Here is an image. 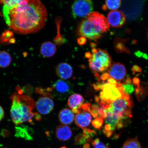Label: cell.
<instances>
[{"label":"cell","instance_id":"cell-1","mask_svg":"<svg viewBox=\"0 0 148 148\" xmlns=\"http://www.w3.org/2000/svg\"><path fill=\"white\" fill-rule=\"evenodd\" d=\"M8 26L18 34L36 33L45 25L47 18V9L37 0L20 1L5 16Z\"/></svg>","mask_w":148,"mask_h":148},{"label":"cell","instance_id":"cell-2","mask_svg":"<svg viewBox=\"0 0 148 148\" xmlns=\"http://www.w3.org/2000/svg\"><path fill=\"white\" fill-rule=\"evenodd\" d=\"M10 99L12 101L11 116L15 124L19 125L26 122L31 123L32 118L38 114L32 112L35 103L32 98L15 92L11 96Z\"/></svg>","mask_w":148,"mask_h":148},{"label":"cell","instance_id":"cell-3","mask_svg":"<svg viewBox=\"0 0 148 148\" xmlns=\"http://www.w3.org/2000/svg\"><path fill=\"white\" fill-rule=\"evenodd\" d=\"M88 59L90 69L95 73L106 71L112 65V58L108 53L99 48H92Z\"/></svg>","mask_w":148,"mask_h":148},{"label":"cell","instance_id":"cell-4","mask_svg":"<svg viewBox=\"0 0 148 148\" xmlns=\"http://www.w3.org/2000/svg\"><path fill=\"white\" fill-rule=\"evenodd\" d=\"M101 90L99 97L101 103L110 104L124 95L121 83L112 84L107 82L103 84Z\"/></svg>","mask_w":148,"mask_h":148},{"label":"cell","instance_id":"cell-5","mask_svg":"<svg viewBox=\"0 0 148 148\" xmlns=\"http://www.w3.org/2000/svg\"><path fill=\"white\" fill-rule=\"evenodd\" d=\"M77 33L81 37L97 41L101 38L103 33L99 31L91 21L86 18L79 23Z\"/></svg>","mask_w":148,"mask_h":148},{"label":"cell","instance_id":"cell-6","mask_svg":"<svg viewBox=\"0 0 148 148\" xmlns=\"http://www.w3.org/2000/svg\"><path fill=\"white\" fill-rule=\"evenodd\" d=\"M71 8L74 18L85 17L92 12L93 3L90 0H79L73 3Z\"/></svg>","mask_w":148,"mask_h":148},{"label":"cell","instance_id":"cell-7","mask_svg":"<svg viewBox=\"0 0 148 148\" xmlns=\"http://www.w3.org/2000/svg\"><path fill=\"white\" fill-rule=\"evenodd\" d=\"M46 90L49 92H53V96H56L60 99H64L70 95L73 91L71 85L62 79L57 81L53 83L51 87L47 88Z\"/></svg>","mask_w":148,"mask_h":148},{"label":"cell","instance_id":"cell-8","mask_svg":"<svg viewBox=\"0 0 148 148\" xmlns=\"http://www.w3.org/2000/svg\"><path fill=\"white\" fill-rule=\"evenodd\" d=\"M96 27L103 33L108 30L110 27L108 20L102 14L97 12H92L86 16Z\"/></svg>","mask_w":148,"mask_h":148},{"label":"cell","instance_id":"cell-9","mask_svg":"<svg viewBox=\"0 0 148 148\" xmlns=\"http://www.w3.org/2000/svg\"><path fill=\"white\" fill-rule=\"evenodd\" d=\"M110 77L116 81H121L124 79L127 74V70L124 65L120 63H114L108 70Z\"/></svg>","mask_w":148,"mask_h":148},{"label":"cell","instance_id":"cell-10","mask_svg":"<svg viewBox=\"0 0 148 148\" xmlns=\"http://www.w3.org/2000/svg\"><path fill=\"white\" fill-rule=\"evenodd\" d=\"M36 110L42 114L50 113L54 108V103L51 98L47 97H40L36 103Z\"/></svg>","mask_w":148,"mask_h":148},{"label":"cell","instance_id":"cell-11","mask_svg":"<svg viewBox=\"0 0 148 148\" xmlns=\"http://www.w3.org/2000/svg\"><path fill=\"white\" fill-rule=\"evenodd\" d=\"M107 19L110 25L113 27H121L124 25L126 20L125 14L121 11L118 10L109 12Z\"/></svg>","mask_w":148,"mask_h":148},{"label":"cell","instance_id":"cell-12","mask_svg":"<svg viewBox=\"0 0 148 148\" xmlns=\"http://www.w3.org/2000/svg\"><path fill=\"white\" fill-rule=\"evenodd\" d=\"M91 120V114L87 111L81 110L75 117V121L77 125L83 130L90 125Z\"/></svg>","mask_w":148,"mask_h":148},{"label":"cell","instance_id":"cell-13","mask_svg":"<svg viewBox=\"0 0 148 148\" xmlns=\"http://www.w3.org/2000/svg\"><path fill=\"white\" fill-rule=\"evenodd\" d=\"M57 75L60 78L67 79L71 77L73 74L71 66L67 63H62L58 64L56 69Z\"/></svg>","mask_w":148,"mask_h":148},{"label":"cell","instance_id":"cell-14","mask_svg":"<svg viewBox=\"0 0 148 148\" xmlns=\"http://www.w3.org/2000/svg\"><path fill=\"white\" fill-rule=\"evenodd\" d=\"M56 135L57 138L61 141L69 140L72 136V131L70 127L66 125H60L57 127Z\"/></svg>","mask_w":148,"mask_h":148},{"label":"cell","instance_id":"cell-15","mask_svg":"<svg viewBox=\"0 0 148 148\" xmlns=\"http://www.w3.org/2000/svg\"><path fill=\"white\" fill-rule=\"evenodd\" d=\"M57 48L55 44L51 42L47 41L42 44L40 53L42 56L49 58L53 56L56 53Z\"/></svg>","mask_w":148,"mask_h":148},{"label":"cell","instance_id":"cell-16","mask_svg":"<svg viewBox=\"0 0 148 148\" xmlns=\"http://www.w3.org/2000/svg\"><path fill=\"white\" fill-rule=\"evenodd\" d=\"M59 120L64 125H68L71 123L75 118V115L68 108H64L61 110L58 114Z\"/></svg>","mask_w":148,"mask_h":148},{"label":"cell","instance_id":"cell-17","mask_svg":"<svg viewBox=\"0 0 148 148\" xmlns=\"http://www.w3.org/2000/svg\"><path fill=\"white\" fill-rule=\"evenodd\" d=\"M84 99L82 96L78 94H72L68 99V104L70 108L80 110V107L84 102Z\"/></svg>","mask_w":148,"mask_h":148},{"label":"cell","instance_id":"cell-18","mask_svg":"<svg viewBox=\"0 0 148 148\" xmlns=\"http://www.w3.org/2000/svg\"><path fill=\"white\" fill-rule=\"evenodd\" d=\"M14 33L10 30H5L0 36V44L3 45L14 44L15 39L14 36Z\"/></svg>","mask_w":148,"mask_h":148},{"label":"cell","instance_id":"cell-19","mask_svg":"<svg viewBox=\"0 0 148 148\" xmlns=\"http://www.w3.org/2000/svg\"><path fill=\"white\" fill-rule=\"evenodd\" d=\"M12 62V57L8 52L0 51V68H5L8 67Z\"/></svg>","mask_w":148,"mask_h":148},{"label":"cell","instance_id":"cell-20","mask_svg":"<svg viewBox=\"0 0 148 148\" xmlns=\"http://www.w3.org/2000/svg\"><path fill=\"white\" fill-rule=\"evenodd\" d=\"M126 39H116L114 42V47L116 51L118 53H130V51L125 45Z\"/></svg>","mask_w":148,"mask_h":148},{"label":"cell","instance_id":"cell-21","mask_svg":"<svg viewBox=\"0 0 148 148\" xmlns=\"http://www.w3.org/2000/svg\"><path fill=\"white\" fill-rule=\"evenodd\" d=\"M121 4V1L119 0L106 1H105V4L102 7V9L104 10L108 9L112 11L116 10L119 8Z\"/></svg>","mask_w":148,"mask_h":148},{"label":"cell","instance_id":"cell-22","mask_svg":"<svg viewBox=\"0 0 148 148\" xmlns=\"http://www.w3.org/2000/svg\"><path fill=\"white\" fill-rule=\"evenodd\" d=\"M16 137L24 138L28 140L33 139L32 137L29 134L28 130L25 127H16Z\"/></svg>","mask_w":148,"mask_h":148},{"label":"cell","instance_id":"cell-23","mask_svg":"<svg viewBox=\"0 0 148 148\" xmlns=\"http://www.w3.org/2000/svg\"><path fill=\"white\" fill-rule=\"evenodd\" d=\"M122 148H142L138 138H129L125 142Z\"/></svg>","mask_w":148,"mask_h":148},{"label":"cell","instance_id":"cell-24","mask_svg":"<svg viewBox=\"0 0 148 148\" xmlns=\"http://www.w3.org/2000/svg\"><path fill=\"white\" fill-rule=\"evenodd\" d=\"M121 86L124 94L125 95H130L134 91V86L132 84V83L125 82L123 84H121Z\"/></svg>","mask_w":148,"mask_h":148},{"label":"cell","instance_id":"cell-25","mask_svg":"<svg viewBox=\"0 0 148 148\" xmlns=\"http://www.w3.org/2000/svg\"><path fill=\"white\" fill-rule=\"evenodd\" d=\"M97 134L95 131L89 129L85 128L83 129V136L86 139L87 142H90L92 138Z\"/></svg>","mask_w":148,"mask_h":148},{"label":"cell","instance_id":"cell-26","mask_svg":"<svg viewBox=\"0 0 148 148\" xmlns=\"http://www.w3.org/2000/svg\"><path fill=\"white\" fill-rule=\"evenodd\" d=\"M93 148H110L107 147L102 142L100 141L99 138H97L93 140L92 143Z\"/></svg>","mask_w":148,"mask_h":148},{"label":"cell","instance_id":"cell-27","mask_svg":"<svg viewBox=\"0 0 148 148\" xmlns=\"http://www.w3.org/2000/svg\"><path fill=\"white\" fill-rule=\"evenodd\" d=\"M103 120L101 118L99 117L96 118L92 122V125L95 128L99 129L102 126Z\"/></svg>","mask_w":148,"mask_h":148},{"label":"cell","instance_id":"cell-28","mask_svg":"<svg viewBox=\"0 0 148 148\" xmlns=\"http://www.w3.org/2000/svg\"><path fill=\"white\" fill-rule=\"evenodd\" d=\"M36 92L37 93L41 94L43 95L44 97H49L52 98L53 97V94L51 92H48L46 90H44L42 88H36Z\"/></svg>","mask_w":148,"mask_h":148},{"label":"cell","instance_id":"cell-29","mask_svg":"<svg viewBox=\"0 0 148 148\" xmlns=\"http://www.w3.org/2000/svg\"><path fill=\"white\" fill-rule=\"evenodd\" d=\"M87 140L84 137L83 135L79 134L75 137V144L77 145H81L86 143Z\"/></svg>","mask_w":148,"mask_h":148},{"label":"cell","instance_id":"cell-30","mask_svg":"<svg viewBox=\"0 0 148 148\" xmlns=\"http://www.w3.org/2000/svg\"><path fill=\"white\" fill-rule=\"evenodd\" d=\"M99 106L97 105L94 104L92 106L90 113L94 118H97L99 116Z\"/></svg>","mask_w":148,"mask_h":148},{"label":"cell","instance_id":"cell-31","mask_svg":"<svg viewBox=\"0 0 148 148\" xmlns=\"http://www.w3.org/2000/svg\"><path fill=\"white\" fill-rule=\"evenodd\" d=\"M80 110L87 111V112H90L91 108H90V104L89 103H85L81 105Z\"/></svg>","mask_w":148,"mask_h":148},{"label":"cell","instance_id":"cell-32","mask_svg":"<svg viewBox=\"0 0 148 148\" xmlns=\"http://www.w3.org/2000/svg\"><path fill=\"white\" fill-rule=\"evenodd\" d=\"M132 70L133 73H140L142 71L141 68L140 66L137 65H134L133 66Z\"/></svg>","mask_w":148,"mask_h":148},{"label":"cell","instance_id":"cell-33","mask_svg":"<svg viewBox=\"0 0 148 148\" xmlns=\"http://www.w3.org/2000/svg\"><path fill=\"white\" fill-rule=\"evenodd\" d=\"M10 134V133L8 130L6 129H3L1 131V135L3 137H7Z\"/></svg>","mask_w":148,"mask_h":148},{"label":"cell","instance_id":"cell-34","mask_svg":"<svg viewBox=\"0 0 148 148\" xmlns=\"http://www.w3.org/2000/svg\"><path fill=\"white\" fill-rule=\"evenodd\" d=\"M86 41V38L83 37H81L77 40V42L80 45H84Z\"/></svg>","mask_w":148,"mask_h":148},{"label":"cell","instance_id":"cell-35","mask_svg":"<svg viewBox=\"0 0 148 148\" xmlns=\"http://www.w3.org/2000/svg\"><path fill=\"white\" fill-rule=\"evenodd\" d=\"M109 77H110V75H109L108 73H103L101 75V79L102 80L105 81L106 80V79H108Z\"/></svg>","mask_w":148,"mask_h":148},{"label":"cell","instance_id":"cell-36","mask_svg":"<svg viewBox=\"0 0 148 148\" xmlns=\"http://www.w3.org/2000/svg\"><path fill=\"white\" fill-rule=\"evenodd\" d=\"M107 82L110 83L112 84H117V81L115 79L112 78L111 77H109L108 79H107Z\"/></svg>","mask_w":148,"mask_h":148},{"label":"cell","instance_id":"cell-37","mask_svg":"<svg viewBox=\"0 0 148 148\" xmlns=\"http://www.w3.org/2000/svg\"><path fill=\"white\" fill-rule=\"evenodd\" d=\"M4 116V111L1 106H0V121L3 119Z\"/></svg>","mask_w":148,"mask_h":148},{"label":"cell","instance_id":"cell-38","mask_svg":"<svg viewBox=\"0 0 148 148\" xmlns=\"http://www.w3.org/2000/svg\"><path fill=\"white\" fill-rule=\"evenodd\" d=\"M41 116H40V114H38V113L35 116V119H36L37 121H40V120H41Z\"/></svg>","mask_w":148,"mask_h":148},{"label":"cell","instance_id":"cell-39","mask_svg":"<svg viewBox=\"0 0 148 148\" xmlns=\"http://www.w3.org/2000/svg\"><path fill=\"white\" fill-rule=\"evenodd\" d=\"M90 146L89 144L86 143L83 145V148H90Z\"/></svg>","mask_w":148,"mask_h":148},{"label":"cell","instance_id":"cell-40","mask_svg":"<svg viewBox=\"0 0 148 148\" xmlns=\"http://www.w3.org/2000/svg\"><path fill=\"white\" fill-rule=\"evenodd\" d=\"M142 53L141 52H140V51H138L137 52L136 55L138 57H140L142 55Z\"/></svg>","mask_w":148,"mask_h":148},{"label":"cell","instance_id":"cell-41","mask_svg":"<svg viewBox=\"0 0 148 148\" xmlns=\"http://www.w3.org/2000/svg\"><path fill=\"white\" fill-rule=\"evenodd\" d=\"M95 99L96 102H99V97H97V96H95Z\"/></svg>","mask_w":148,"mask_h":148},{"label":"cell","instance_id":"cell-42","mask_svg":"<svg viewBox=\"0 0 148 148\" xmlns=\"http://www.w3.org/2000/svg\"><path fill=\"white\" fill-rule=\"evenodd\" d=\"M3 16V15H2V14L1 12V11H0V16Z\"/></svg>","mask_w":148,"mask_h":148},{"label":"cell","instance_id":"cell-43","mask_svg":"<svg viewBox=\"0 0 148 148\" xmlns=\"http://www.w3.org/2000/svg\"><path fill=\"white\" fill-rule=\"evenodd\" d=\"M3 3V1H0V5Z\"/></svg>","mask_w":148,"mask_h":148},{"label":"cell","instance_id":"cell-44","mask_svg":"<svg viewBox=\"0 0 148 148\" xmlns=\"http://www.w3.org/2000/svg\"><path fill=\"white\" fill-rule=\"evenodd\" d=\"M60 148H66L65 147H61Z\"/></svg>","mask_w":148,"mask_h":148},{"label":"cell","instance_id":"cell-45","mask_svg":"<svg viewBox=\"0 0 148 148\" xmlns=\"http://www.w3.org/2000/svg\"></svg>","mask_w":148,"mask_h":148}]
</instances>
